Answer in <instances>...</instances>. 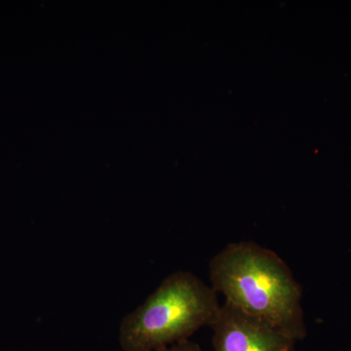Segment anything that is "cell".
I'll use <instances>...</instances> for the list:
<instances>
[{"instance_id":"277c9868","label":"cell","mask_w":351,"mask_h":351,"mask_svg":"<svg viewBox=\"0 0 351 351\" xmlns=\"http://www.w3.org/2000/svg\"><path fill=\"white\" fill-rule=\"evenodd\" d=\"M159 351H204L200 348L199 345L193 343V341H180V343H175L168 346V348H164L162 350Z\"/></svg>"},{"instance_id":"6da1fadb","label":"cell","mask_w":351,"mask_h":351,"mask_svg":"<svg viewBox=\"0 0 351 351\" xmlns=\"http://www.w3.org/2000/svg\"><path fill=\"white\" fill-rule=\"evenodd\" d=\"M209 276L228 304L295 341L306 338L302 285L276 252L254 241L232 242L212 258Z\"/></svg>"},{"instance_id":"3957f363","label":"cell","mask_w":351,"mask_h":351,"mask_svg":"<svg viewBox=\"0 0 351 351\" xmlns=\"http://www.w3.org/2000/svg\"><path fill=\"white\" fill-rule=\"evenodd\" d=\"M213 351H295L297 341L223 302L212 323Z\"/></svg>"},{"instance_id":"7a4b0ae2","label":"cell","mask_w":351,"mask_h":351,"mask_svg":"<svg viewBox=\"0 0 351 351\" xmlns=\"http://www.w3.org/2000/svg\"><path fill=\"white\" fill-rule=\"evenodd\" d=\"M219 306L212 286L191 272L179 270L123 318L120 346L124 351L162 350L211 326Z\"/></svg>"}]
</instances>
